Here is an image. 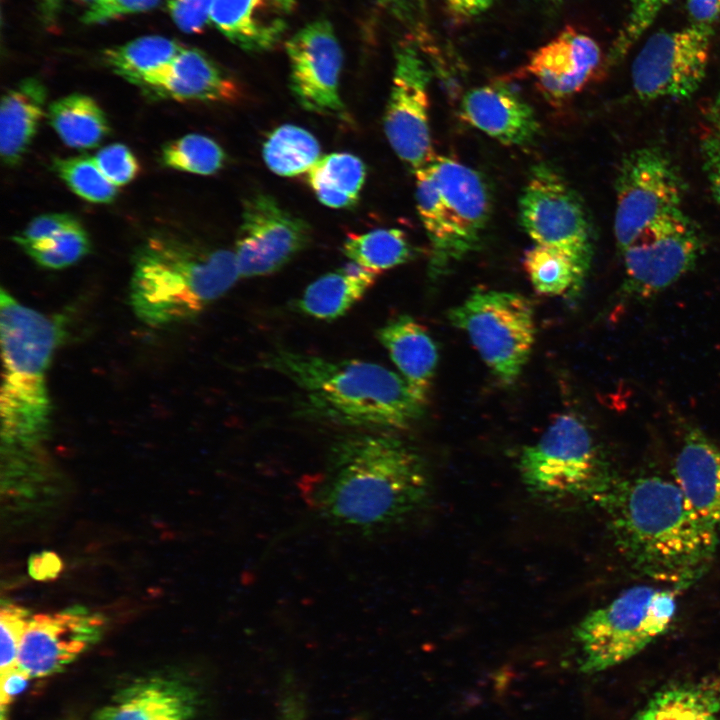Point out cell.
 <instances>
[{"label": "cell", "instance_id": "obj_1", "mask_svg": "<svg viewBox=\"0 0 720 720\" xmlns=\"http://www.w3.org/2000/svg\"><path fill=\"white\" fill-rule=\"evenodd\" d=\"M430 491L428 469L418 451L395 435L374 432L333 443L310 498L330 526L375 536L412 518Z\"/></svg>", "mask_w": 720, "mask_h": 720}, {"label": "cell", "instance_id": "obj_2", "mask_svg": "<svg viewBox=\"0 0 720 720\" xmlns=\"http://www.w3.org/2000/svg\"><path fill=\"white\" fill-rule=\"evenodd\" d=\"M598 504L616 547L640 574L679 590L709 569L719 531L694 511L674 481L656 475L615 479Z\"/></svg>", "mask_w": 720, "mask_h": 720}, {"label": "cell", "instance_id": "obj_3", "mask_svg": "<svg viewBox=\"0 0 720 720\" xmlns=\"http://www.w3.org/2000/svg\"><path fill=\"white\" fill-rule=\"evenodd\" d=\"M264 366L301 389L315 413L337 423L400 430L423 414L425 402L406 380L376 363L279 349Z\"/></svg>", "mask_w": 720, "mask_h": 720}, {"label": "cell", "instance_id": "obj_4", "mask_svg": "<svg viewBox=\"0 0 720 720\" xmlns=\"http://www.w3.org/2000/svg\"><path fill=\"white\" fill-rule=\"evenodd\" d=\"M239 277L234 251L154 236L134 256L130 304L145 324L172 325L198 316Z\"/></svg>", "mask_w": 720, "mask_h": 720}, {"label": "cell", "instance_id": "obj_5", "mask_svg": "<svg viewBox=\"0 0 720 720\" xmlns=\"http://www.w3.org/2000/svg\"><path fill=\"white\" fill-rule=\"evenodd\" d=\"M58 321L0 293L3 380L1 434L8 445L28 446L48 429L50 399L46 374L61 337Z\"/></svg>", "mask_w": 720, "mask_h": 720}, {"label": "cell", "instance_id": "obj_6", "mask_svg": "<svg viewBox=\"0 0 720 720\" xmlns=\"http://www.w3.org/2000/svg\"><path fill=\"white\" fill-rule=\"evenodd\" d=\"M519 470L530 493L553 503L598 504L615 481L589 429L571 413L557 416L534 444L523 448Z\"/></svg>", "mask_w": 720, "mask_h": 720}, {"label": "cell", "instance_id": "obj_7", "mask_svg": "<svg viewBox=\"0 0 720 720\" xmlns=\"http://www.w3.org/2000/svg\"><path fill=\"white\" fill-rule=\"evenodd\" d=\"M676 609L674 590L637 585L590 611L573 632L581 671H604L636 656L667 631Z\"/></svg>", "mask_w": 720, "mask_h": 720}, {"label": "cell", "instance_id": "obj_8", "mask_svg": "<svg viewBox=\"0 0 720 720\" xmlns=\"http://www.w3.org/2000/svg\"><path fill=\"white\" fill-rule=\"evenodd\" d=\"M448 318L467 334L501 382L517 380L535 341L534 311L527 298L514 292L477 289L452 308Z\"/></svg>", "mask_w": 720, "mask_h": 720}, {"label": "cell", "instance_id": "obj_9", "mask_svg": "<svg viewBox=\"0 0 720 720\" xmlns=\"http://www.w3.org/2000/svg\"><path fill=\"white\" fill-rule=\"evenodd\" d=\"M520 224L535 244L568 256L586 277L593 231L584 204L551 166L532 167L519 199Z\"/></svg>", "mask_w": 720, "mask_h": 720}, {"label": "cell", "instance_id": "obj_10", "mask_svg": "<svg viewBox=\"0 0 720 720\" xmlns=\"http://www.w3.org/2000/svg\"><path fill=\"white\" fill-rule=\"evenodd\" d=\"M615 188L614 235L620 253L657 222L683 211L681 177L657 147L628 153L618 167Z\"/></svg>", "mask_w": 720, "mask_h": 720}, {"label": "cell", "instance_id": "obj_11", "mask_svg": "<svg viewBox=\"0 0 720 720\" xmlns=\"http://www.w3.org/2000/svg\"><path fill=\"white\" fill-rule=\"evenodd\" d=\"M712 35L713 26L694 23L652 34L632 63L637 96L645 101L691 97L705 78Z\"/></svg>", "mask_w": 720, "mask_h": 720}, {"label": "cell", "instance_id": "obj_12", "mask_svg": "<svg viewBox=\"0 0 720 720\" xmlns=\"http://www.w3.org/2000/svg\"><path fill=\"white\" fill-rule=\"evenodd\" d=\"M702 248L701 235L684 211L657 222L621 252L622 296L642 300L662 292L693 268Z\"/></svg>", "mask_w": 720, "mask_h": 720}, {"label": "cell", "instance_id": "obj_13", "mask_svg": "<svg viewBox=\"0 0 720 720\" xmlns=\"http://www.w3.org/2000/svg\"><path fill=\"white\" fill-rule=\"evenodd\" d=\"M430 79V71L415 46L401 44L395 54L384 131L393 151L414 172L434 156L429 127Z\"/></svg>", "mask_w": 720, "mask_h": 720}, {"label": "cell", "instance_id": "obj_14", "mask_svg": "<svg viewBox=\"0 0 720 720\" xmlns=\"http://www.w3.org/2000/svg\"><path fill=\"white\" fill-rule=\"evenodd\" d=\"M310 226L269 194L256 193L244 203L235 245L240 277L268 275L307 247Z\"/></svg>", "mask_w": 720, "mask_h": 720}, {"label": "cell", "instance_id": "obj_15", "mask_svg": "<svg viewBox=\"0 0 720 720\" xmlns=\"http://www.w3.org/2000/svg\"><path fill=\"white\" fill-rule=\"evenodd\" d=\"M290 88L307 111L346 119L339 82L343 66L342 47L332 24L315 20L292 35L285 43Z\"/></svg>", "mask_w": 720, "mask_h": 720}, {"label": "cell", "instance_id": "obj_16", "mask_svg": "<svg viewBox=\"0 0 720 720\" xmlns=\"http://www.w3.org/2000/svg\"><path fill=\"white\" fill-rule=\"evenodd\" d=\"M103 627L101 615L82 607L30 617L17 666L31 678L59 673L100 639Z\"/></svg>", "mask_w": 720, "mask_h": 720}, {"label": "cell", "instance_id": "obj_17", "mask_svg": "<svg viewBox=\"0 0 720 720\" xmlns=\"http://www.w3.org/2000/svg\"><path fill=\"white\" fill-rule=\"evenodd\" d=\"M427 167L466 256L479 247L491 215L487 184L476 170L450 157L434 155Z\"/></svg>", "mask_w": 720, "mask_h": 720}, {"label": "cell", "instance_id": "obj_18", "mask_svg": "<svg viewBox=\"0 0 720 720\" xmlns=\"http://www.w3.org/2000/svg\"><path fill=\"white\" fill-rule=\"evenodd\" d=\"M600 60L596 41L567 26L532 54L527 71L548 99L560 101L587 84Z\"/></svg>", "mask_w": 720, "mask_h": 720}, {"label": "cell", "instance_id": "obj_19", "mask_svg": "<svg viewBox=\"0 0 720 720\" xmlns=\"http://www.w3.org/2000/svg\"><path fill=\"white\" fill-rule=\"evenodd\" d=\"M140 87L177 101L234 102L241 96L239 84L214 60L199 49L185 47Z\"/></svg>", "mask_w": 720, "mask_h": 720}, {"label": "cell", "instance_id": "obj_20", "mask_svg": "<svg viewBox=\"0 0 720 720\" xmlns=\"http://www.w3.org/2000/svg\"><path fill=\"white\" fill-rule=\"evenodd\" d=\"M459 114L471 126L510 146L532 144L540 131L533 108L502 84L470 89L463 96Z\"/></svg>", "mask_w": 720, "mask_h": 720}, {"label": "cell", "instance_id": "obj_21", "mask_svg": "<svg viewBox=\"0 0 720 720\" xmlns=\"http://www.w3.org/2000/svg\"><path fill=\"white\" fill-rule=\"evenodd\" d=\"M197 704L196 692L187 683L150 676L119 690L92 720H195Z\"/></svg>", "mask_w": 720, "mask_h": 720}, {"label": "cell", "instance_id": "obj_22", "mask_svg": "<svg viewBox=\"0 0 720 720\" xmlns=\"http://www.w3.org/2000/svg\"><path fill=\"white\" fill-rule=\"evenodd\" d=\"M297 0H213L210 23L240 49L259 53L279 44Z\"/></svg>", "mask_w": 720, "mask_h": 720}, {"label": "cell", "instance_id": "obj_23", "mask_svg": "<svg viewBox=\"0 0 720 720\" xmlns=\"http://www.w3.org/2000/svg\"><path fill=\"white\" fill-rule=\"evenodd\" d=\"M673 476L694 511L720 531V446L698 428L688 426Z\"/></svg>", "mask_w": 720, "mask_h": 720}, {"label": "cell", "instance_id": "obj_24", "mask_svg": "<svg viewBox=\"0 0 720 720\" xmlns=\"http://www.w3.org/2000/svg\"><path fill=\"white\" fill-rule=\"evenodd\" d=\"M377 338L413 392L426 402L438 364V349L427 330L400 315L377 331Z\"/></svg>", "mask_w": 720, "mask_h": 720}, {"label": "cell", "instance_id": "obj_25", "mask_svg": "<svg viewBox=\"0 0 720 720\" xmlns=\"http://www.w3.org/2000/svg\"><path fill=\"white\" fill-rule=\"evenodd\" d=\"M47 91L37 78H26L3 94L0 107V154L13 167L26 154L44 116Z\"/></svg>", "mask_w": 720, "mask_h": 720}, {"label": "cell", "instance_id": "obj_26", "mask_svg": "<svg viewBox=\"0 0 720 720\" xmlns=\"http://www.w3.org/2000/svg\"><path fill=\"white\" fill-rule=\"evenodd\" d=\"M378 273L353 262L320 276L304 291L299 309L316 319L333 320L344 315L371 288Z\"/></svg>", "mask_w": 720, "mask_h": 720}, {"label": "cell", "instance_id": "obj_27", "mask_svg": "<svg viewBox=\"0 0 720 720\" xmlns=\"http://www.w3.org/2000/svg\"><path fill=\"white\" fill-rule=\"evenodd\" d=\"M415 176L417 211L430 243L429 275L436 280L464 255L427 165Z\"/></svg>", "mask_w": 720, "mask_h": 720}, {"label": "cell", "instance_id": "obj_28", "mask_svg": "<svg viewBox=\"0 0 720 720\" xmlns=\"http://www.w3.org/2000/svg\"><path fill=\"white\" fill-rule=\"evenodd\" d=\"M720 676L664 688L631 720H719Z\"/></svg>", "mask_w": 720, "mask_h": 720}, {"label": "cell", "instance_id": "obj_29", "mask_svg": "<svg viewBox=\"0 0 720 720\" xmlns=\"http://www.w3.org/2000/svg\"><path fill=\"white\" fill-rule=\"evenodd\" d=\"M48 120L61 141L75 149L96 147L109 133L108 119L90 96L73 93L52 102Z\"/></svg>", "mask_w": 720, "mask_h": 720}, {"label": "cell", "instance_id": "obj_30", "mask_svg": "<svg viewBox=\"0 0 720 720\" xmlns=\"http://www.w3.org/2000/svg\"><path fill=\"white\" fill-rule=\"evenodd\" d=\"M366 168L357 156L331 153L307 172V182L318 200L331 208L354 206L365 182Z\"/></svg>", "mask_w": 720, "mask_h": 720}, {"label": "cell", "instance_id": "obj_31", "mask_svg": "<svg viewBox=\"0 0 720 720\" xmlns=\"http://www.w3.org/2000/svg\"><path fill=\"white\" fill-rule=\"evenodd\" d=\"M183 48L173 39L149 35L106 49L103 58L114 73L140 87L147 76L170 63Z\"/></svg>", "mask_w": 720, "mask_h": 720}, {"label": "cell", "instance_id": "obj_32", "mask_svg": "<svg viewBox=\"0 0 720 720\" xmlns=\"http://www.w3.org/2000/svg\"><path fill=\"white\" fill-rule=\"evenodd\" d=\"M320 152L317 139L306 129L292 124L272 131L262 150L267 167L285 177L308 172L320 159Z\"/></svg>", "mask_w": 720, "mask_h": 720}, {"label": "cell", "instance_id": "obj_33", "mask_svg": "<svg viewBox=\"0 0 720 720\" xmlns=\"http://www.w3.org/2000/svg\"><path fill=\"white\" fill-rule=\"evenodd\" d=\"M343 250L351 262L376 273L406 263L412 257L406 235L395 228L349 234Z\"/></svg>", "mask_w": 720, "mask_h": 720}, {"label": "cell", "instance_id": "obj_34", "mask_svg": "<svg viewBox=\"0 0 720 720\" xmlns=\"http://www.w3.org/2000/svg\"><path fill=\"white\" fill-rule=\"evenodd\" d=\"M524 268L535 291L557 296L567 291L576 293L585 276L573 261L558 250L535 244L524 255Z\"/></svg>", "mask_w": 720, "mask_h": 720}, {"label": "cell", "instance_id": "obj_35", "mask_svg": "<svg viewBox=\"0 0 720 720\" xmlns=\"http://www.w3.org/2000/svg\"><path fill=\"white\" fill-rule=\"evenodd\" d=\"M161 161L165 166L175 170L211 175L223 167L225 153L210 137L187 134L162 148Z\"/></svg>", "mask_w": 720, "mask_h": 720}, {"label": "cell", "instance_id": "obj_36", "mask_svg": "<svg viewBox=\"0 0 720 720\" xmlns=\"http://www.w3.org/2000/svg\"><path fill=\"white\" fill-rule=\"evenodd\" d=\"M52 167L66 185L86 201L105 204L117 195V187L104 176L94 157L56 158Z\"/></svg>", "mask_w": 720, "mask_h": 720}, {"label": "cell", "instance_id": "obj_37", "mask_svg": "<svg viewBox=\"0 0 720 720\" xmlns=\"http://www.w3.org/2000/svg\"><path fill=\"white\" fill-rule=\"evenodd\" d=\"M90 239L80 223L23 250L40 266L63 269L89 253Z\"/></svg>", "mask_w": 720, "mask_h": 720}, {"label": "cell", "instance_id": "obj_38", "mask_svg": "<svg viewBox=\"0 0 720 720\" xmlns=\"http://www.w3.org/2000/svg\"><path fill=\"white\" fill-rule=\"evenodd\" d=\"M673 0H628L625 22L612 46L610 57L621 59Z\"/></svg>", "mask_w": 720, "mask_h": 720}, {"label": "cell", "instance_id": "obj_39", "mask_svg": "<svg viewBox=\"0 0 720 720\" xmlns=\"http://www.w3.org/2000/svg\"><path fill=\"white\" fill-rule=\"evenodd\" d=\"M30 619L26 609L12 603L0 611V672L4 673L17 666L22 635Z\"/></svg>", "mask_w": 720, "mask_h": 720}, {"label": "cell", "instance_id": "obj_40", "mask_svg": "<svg viewBox=\"0 0 720 720\" xmlns=\"http://www.w3.org/2000/svg\"><path fill=\"white\" fill-rule=\"evenodd\" d=\"M94 160L104 176L116 187L130 183L140 171V164L133 152L121 143L103 147Z\"/></svg>", "mask_w": 720, "mask_h": 720}, {"label": "cell", "instance_id": "obj_41", "mask_svg": "<svg viewBox=\"0 0 720 720\" xmlns=\"http://www.w3.org/2000/svg\"><path fill=\"white\" fill-rule=\"evenodd\" d=\"M79 221L68 213H48L34 218L19 233L13 236V241L21 248L44 241L59 232L78 224Z\"/></svg>", "mask_w": 720, "mask_h": 720}, {"label": "cell", "instance_id": "obj_42", "mask_svg": "<svg viewBox=\"0 0 720 720\" xmlns=\"http://www.w3.org/2000/svg\"><path fill=\"white\" fill-rule=\"evenodd\" d=\"M160 0H95L83 13L84 24H101L125 15L144 12L155 7Z\"/></svg>", "mask_w": 720, "mask_h": 720}, {"label": "cell", "instance_id": "obj_43", "mask_svg": "<svg viewBox=\"0 0 720 720\" xmlns=\"http://www.w3.org/2000/svg\"><path fill=\"white\" fill-rule=\"evenodd\" d=\"M213 0H168L167 8L174 24L183 32L200 33L210 23Z\"/></svg>", "mask_w": 720, "mask_h": 720}, {"label": "cell", "instance_id": "obj_44", "mask_svg": "<svg viewBox=\"0 0 720 720\" xmlns=\"http://www.w3.org/2000/svg\"><path fill=\"white\" fill-rule=\"evenodd\" d=\"M31 677L20 667L16 666L4 673L0 678V720H6V713L14 698L20 694Z\"/></svg>", "mask_w": 720, "mask_h": 720}, {"label": "cell", "instance_id": "obj_45", "mask_svg": "<svg viewBox=\"0 0 720 720\" xmlns=\"http://www.w3.org/2000/svg\"><path fill=\"white\" fill-rule=\"evenodd\" d=\"M62 568L60 558L53 552H42L31 556L28 570L31 577L37 580L55 578Z\"/></svg>", "mask_w": 720, "mask_h": 720}, {"label": "cell", "instance_id": "obj_46", "mask_svg": "<svg viewBox=\"0 0 720 720\" xmlns=\"http://www.w3.org/2000/svg\"><path fill=\"white\" fill-rule=\"evenodd\" d=\"M691 23L713 26L720 18V0H685Z\"/></svg>", "mask_w": 720, "mask_h": 720}, {"label": "cell", "instance_id": "obj_47", "mask_svg": "<svg viewBox=\"0 0 720 720\" xmlns=\"http://www.w3.org/2000/svg\"><path fill=\"white\" fill-rule=\"evenodd\" d=\"M451 14L459 18H471L487 11L494 0H443Z\"/></svg>", "mask_w": 720, "mask_h": 720}, {"label": "cell", "instance_id": "obj_48", "mask_svg": "<svg viewBox=\"0 0 720 720\" xmlns=\"http://www.w3.org/2000/svg\"><path fill=\"white\" fill-rule=\"evenodd\" d=\"M703 152L720 155V94L711 111V128L704 139Z\"/></svg>", "mask_w": 720, "mask_h": 720}, {"label": "cell", "instance_id": "obj_49", "mask_svg": "<svg viewBox=\"0 0 720 720\" xmlns=\"http://www.w3.org/2000/svg\"><path fill=\"white\" fill-rule=\"evenodd\" d=\"M379 4L388 9L398 18L404 20L408 18V8L404 0H377Z\"/></svg>", "mask_w": 720, "mask_h": 720}, {"label": "cell", "instance_id": "obj_50", "mask_svg": "<svg viewBox=\"0 0 720 720\" xmlns=\"http://www.w3.org/2000/svg\"><path fill=\"white\" fill-rule=\"evenodd\" d=\"M281 720H302L300 711L293 705H287Z\"/></svg>", "mask_w": 720, "mask_h": 720}, {"label": "cell", "instance_id": "obj_51", "mask_svg": "<svg viewBox=\"0 0 720 720\" xmlns=\"http://www.w3.org/2000/svg\"><path fill=\"white\" fill-rule=\"evenodd\" d=\"M59 1L60 0H40L41 4H44L48 8H53L54 6H56V3ZM84 1H91V3H92L95 0H84Z\"/></svg>", "mask_w": 720, "mask_h": 720}]
</instances>
